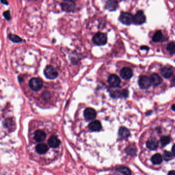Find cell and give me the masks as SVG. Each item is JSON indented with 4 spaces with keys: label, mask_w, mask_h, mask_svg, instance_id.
Instances as JSON below:
<instances>
[{
    "label": "cell",
    "mask_w": 175,
    "mask_h": 175,
    "mask_svg": "<svg viewBox=\"0 0 175 175\" xmlns=\"http://www.w3.org/2000/svg\"><path fill=\"white\" fill-rule=\"evenodd\" d=\"M168 175H175V171H169V173L168 174Z\"/></svg>",
    "instance_id": "33"
},
{
    "label": "cell",
    "mask_w": 175,
    "mask_h": 175,
    "mask_svg": "<svg viewBox=\"0 0 175 175\" xmlns=\"http://www.w3.org/2000/svg\"><path fill=\"white\" fill-rule=\"evenodd\" d=\"M163 158L161 155L159 154H156L154 155L152 157V162L154 164H159L162 162Z\"/></svg>",
    "instance_id": "20"
},
{
    "label": "cell",
    "mask_w": 175,
    "mask_h": 175,
    "mask_svg": "<svg viewBox=\"0 0 175 175\" xmlns=\"http://www.w3.org/2000/svg\"><path fill=\"white\" fill-rule=\"evenodd\" d=\"M89 130L94 132H98L101 129V123H100V121H93L89 124Z\"/></svg>",
    "instance_id": "13"
},
{
    "label": "cell",
    "mask_w": 175,
    "mask_h": 175,
    "mask_svg": "<svg viewBox=\"0 0 175 175\" xmlns=\"http://www.w3.org/2000/svg\"><path fill=\"white\" fill-rule=\"evenodd\" d=\"M150 79H151V84L154 85V86H157L162 83V79L158 74H152V75L151 76Z\"/></svg>",
    "instance_id": "16"
},
{
    "label": "cell",
    "mask_w": 175,
    "mask_h": 175,
    "mask_svg": "<svg viewBox=\"0 0 175 175\" xmlns=\"http://www.w3.org/2000/svg\"><path fill=\"white\" fill-rule=\"evenodd\" d=\"M119 20L123 24L130 25L133 22V16L129 12H122L120 15Z\"/></svg>",
    "instance_id": "5"
},
{
    "label": "cell",
    "mask_w": 175,
    "mask_h": 175,
    "mask_svg": "<svg viewBox=\"0 0 175 175\" xmlns=\"http://www.w3.org/2000/svg\"><path fill=\"white\" fill-rule=\"evenodd\" d=\"M175 105H172V107H171V109L173 110V111H175Z\"/></svg>",
    "instance_id": "34"
},
{
    "label": "cell",
    "mask_w": 175,
    "mask_h": 175,
    "mask_svg": "<svg viewBox=\"0 0 175 175\" xmlns=\"http://www.w3.org/2000/svg\"><path fill=\"white\" fill-rule=\"evenodd\" d=\"M3 16L8 21H9L11 19V15H10V13L9 10H7V11L4 12L3 13Z\"/></svg>",
    "instance_id": "29"
},
{
    "label": "cell",
    "mask_w": 175,
    "mask_h": 175,
    "mask_svg": "<svg viewBox=\"0 0 175 175\" xmlns=\"http://www.w3.org/2000/svg\"><path fill=\"white\" fill-rule=\"evenodd\" d=\"M161 143L163 146H165L171 142V138L169 136H164L160 139Z\"/></svg>",
    "instance_id": "24"
},
{
    "label": "cell",
    "mask_w": 175,
    "mask_h": 175,
    "mask_svg": "<svg viewBox=\"0 0 175 175\" xmlns=\"http://www.w3.org/2000/svg\"><path fill=\"white\" fill-rule=\"evenodd\" d=\"M111 96L114 98H119L120 96V93L118 91H115L111 93Z\"/></svg>",
    "instance_id": "28"
},
{
    "label": "cell",
    "mask_w": 175,
    "mask_h": 175,
    "mask_svg": "<svg viewBox=\"0 0 175 175\" xmlns=\"http://www.w3.org/2000/svg\"><path fill=\"white\" fill-rule=\"evenodd\" d=\"M119 136L121 138H127L130 136V131L125 127H121L118 133Z\"/></svg>",
    "instance_id": "19"
},
{
    "label": "cell",
    "mask_w": 175,
    "mask_h": 175,
    "mask_svg": "<svg viewBox=\"0 0 175 175\" xmlns=\"http://www.w3.org/2000/svg\"><path fill=\"white\" fill-rule=\"evenodd\" d=\"M48 150V147L44 143H40L36 147V151L39 154H44Z\"/></svg>",
    "instance_id": "17"
},
{
    "label": "cell",
    "mask_w": 175,
    "mask_h": 175,
    "mask_svg": "<svg viewBox=\"0 0 175 175\" xmlns=\"http://www.w3.org/2000/svg\"><path fill=\"white\" fill-rule=\"evenodd\" d=\"M48 143L49 147H51V148H56L60 145L61 142L60 140L56 137L55 136H52L49 138V139L48 140Z\"/></svg>",
    "instance_id": "14"
},
{
    "label": "cell",
    "mask_w": 175,
    "mask_h": 175,
    "mask_svg": "<svg viewBox=\"0 0 175 175\" xmlns=\"http://www.w3.org/2000/svg\"><path fill=\"white\" fill-rule=\"evenodd\" d=\"M161 72L162 76L165 78H169L173 75V71L171 68L168 67H165L162 68Z\"/></svg>",
    "instance_id": "18"
},
{
    "label": "cell",
    "mask_w": 175,
    "mask_h": 175,
    "mask_svg": "<svg viewBox=\"0 0 175 175\" xmlns=\"http://www.w3.org/2000/svg\"><path fill=\"white\" fill-rule=\"evenodd\" d=\"M61 7L62 10L66 12H72L75 9V4L72 0H64L61 3Z\"/></svg>",
    "instance_id": "2"
},
{
    "label": "cell",
    "mask_w": 175,
    "mask_h": 175,
    "mask_svg": "<svg viewBox=\"0 0 175 175\" xmlns=\"http://www.w3.org/2000/svg\"><path fill=\"white\" fill-rule=\"evenodd\" d=\"M0 1H1V3L3 4H5V5H7L8 4V3L7 0H0Z\"/></svg>",
    "instance_id": "32"
},
{
    "label": "cell",
    "mask_w": 175,
    "mask_h": 175,
    "mask_svg": "<svg viewBox=\"0 0 175 175\" xmlns=\"http://www.w3.org/2000/svg\"><path fill=\"white\" fill-rule=\"evenodd\" d=\"M120 76L123 79L128 80L130 79L133 76V72L130 68L125 67L121 70Z\"/></svg>",
    "instance_id": "10"
},
{
    "label": "cell",
    "mask_w": 175,
    "mask_h": 175,
    "mask_svg": "<svg viewBox=\"0 0 175 175\" xmlns=\"http://www.w3.org/2000/svg\"><path fill=\"white\" fill-rule=\"evenodd\" d=\"M46 135L45 132L41 130L36 131L34 133V139L38 142H42L45 140Z\"/></svg>",
    "instance_id": "11"
},
{
    "label": "cell",
    "mask_w": 175,
    "mask_h": 175,
    "mask_svg": "<svg viewBox=\"0 0 175 175\" xmlns=\"http://www.w3.org/2000/svg\"><path fill=\"white\" fill-rule=\"evenodd\" d=\"M122 96L124 97V98H127L128 96V95H129L128 91L126 90V89H124L122 92Z\"/></svg>",
    "instance_id": "30"
},
{
    "label": "cell",
    "mask_w": 175,
    "mask_h": 175,
    "mask_svg": "<svg viewBox=\"0 0 175 175\" xmlns=\"http://www.w3.org/2000/svg\"><path fill=\"white\" fill-rule=\"evenodd\" d=\"M174 155L171 152L168 151H165L164 152L163 158L165 161H169L173 159Z\"/></svg>",
    "instance_id": "26"
},
{
    "label": "cell",
    "mask_w": 175,
    "mask_h": 175,
    "mask_svg": "<svg viewBox=\"0 0 175 175\" xmlns=\"http://www.w3.org/2000/svg\"><path fill=\"white\" fill-rule=\"evenodd\" d=\"M118 7V3L116 0H108L105 5V8L110 12L115 11Z\"/></svg>",
    "instance_id": "12"
},
{
    "label": "cell",
    "mask_w": 175,
    "mask_h": 175,
    "mask_svg": "<svg viewBox=\"0 0 175 175\" xmlns=\"http://www.w3.org/2000/svg\"><path fill=\"white\" fill-rule=\"evenodd\" d=\"M141 50H149V48L147 46H141Z\"/></svg>",
    "instance_id": "31"
},
{
    "label": "cell",
    "mask_w": 175,
    "mask_h": 175,
    "mask_svg": "<svg viewBox=\"0 0 175 175\" xmlns=\"http://www.w3.org/2000/svg\"><path fill=\"white\" fill-rule=\"evenodd\" d=\"M92 41L96 45H104L107 43V36L103 33L98 32L94 35L92 38Z\"/></svg>",
    "instance_id": "1"
},
{
    "label": "cell",
    "mask_w": 175,
    "mask_h": 175,
    "mask_svg": "<svg viewBox=\"0 0 175 175\" xmlns=\"http://www.w3.org/2000/svg\"><path fill=\"white\" fill-rule=\"evenodd\" d=\"M166 49L169 51L171 54H174L175 53V43L174 42H171L168 44Z\"/></svg>",
    "instance_id": "25"
},
{
    "label": "cell",
    "mask_w": 175,
    "mask_h": 175,
    "mask_svg": "<svg viewBox=\"0 0 175 175\" xmlns=\"http://www.w3.org/2000/svg\"><path fill=\"white\" fill-rule=\"evenodd\" d=\"M44 73L45 76L49 79H55L58 76L56 69L51 66H46L44 71Z\"/></svg>",
    "instance_id": "4"
},
{
    "label": "cell",
    "mask_w": 175,
    "mask_h": 175,
    "mask_svg": "<svg viewBox=\"0 0 175 175\" xmlns=\"http://www.w3.org/2000/svg\"><path fill=\"white\" fill-rule=\"evenodd\" d=\"M162 38H163V34L161 31L158 30L154 33L152 37V40L154 42H159L162 40Z\"/></svg>",
    "instance_id": "21"
},
{
    "label": "cell",
    "mask_w": 175,
    "mask_h": 175,
    "mask_svg": "<svg viewBox=\"0 0 175 175\" xmlns=\"http://www.w3.org/2000/svg\"><path fill=\"white\" fill-rule=\"evenodd\" d=\"M146 146L151 150H155L158 147V142L154 138H151L147 141Z\"/></svg>",
    "instance_id": "15"
},
{
    "label": "cell",
    "mask_w": 175,
    "mask_h": 175,
    "mask_svg": "<svg viewBox=\"0 0 175 175\" xmlns=\"http://www.w3.org/2000/svg\"><path fill=\"white\" fill-rule=\"evenodd\" d=\"M138 84L140 88L143 90H146L149 89L152 85L150 78L146 76H142L139 80Z\"/></svg>",
    "instance_id": "7"
},
{
    "label": "cell",
    "mask_w": 175,
    "mask_h": 175,
    "mask_svg": "<svg viewBox=\"0 0 175 175\" xmlns=\"http://www.w3.org/2000/svg\"><path fill=\"white\" fill-rule=\"evenodd\" d=\"M145 21L146 17L144 13L142 10H139L133 17V22L135 24L140 25L145 23Z\"/></svg>",
    "instance_id": "6"
},
{
    "label": "cell",
    "mask_w": 175,
    "mask_h": 175,
    "mask_svg": "<svg viewBox=\"0 0 175 175\" xmlns=\"http://www.w3.org/2000/svg\"><path fill=\"white\" fill-rule=\"evenodd\" d=\"M84 116L87 121H92L97 116V112L92 107H87L84 112Z\"/></svg>",
    "instance_id": "8"
},
{
    "label": "cell",
    "mask_w": 175,
    "mask_h": 175,
    "mask_svg": "<svg viewBox=\"0 0 175 175\" xmlns=\"http://www.w3.org/2000/svg\"><path fill=\"white\" fill-rule=\"evenodd\" d=\"M108 83L110 86L113 88H116L119 86L121 83V80L116 74H111L108 78Z\"/></svg>",
    "instance_id": "9"
},
{
    "label": "cell",
    "mask_w": 175,
    "mask_h": 175,
    "mask_svg": "<svg viewBox=\"0 0 175 175\" xmlns=\"http://www.w3.org/2000/svg\"><path fill=\"white\" fill-rule=\"evenodd\" d=\"M9 38L14 43H20L22 41V39L20 37L15 34H10L9 35Z\"/></svg>",
    "instance_id": "23"
},
{
    "label": "cell",
    "mask_w": 175,
    "mask_h": 175,
    "mask_svg": "<svg viewBox=\"0 0 175 175\" xmlns=\"http://www.w3.org/2000/svg\"><path fill=\"white\" fill-rule=\"evenodd\" d=\"M125 152L127 154L133 156L136 152V149L133 147H128L125 150Z\"/></svg>",
    "instance_id": "27"
},
{
    "label": "cell",
    "mask_w": 175,
    "mask_h": 175,
    "mask_svg": "<svg viewBox=\"0 0 175 175\" xmlns=\"http://www.w3.org/2000/svg\"><path fill=\"white\" fill-rule=\"evenodd\" d=\"M116 171H119V172L122 173L124 175H132V173H131V171H130V169L128 168L125 167V166H120V167L117 168V169H116Z\"/></svg>",
    "instance_id": "22"
},
{
    "label": "cell",
    "mask_w": 175,
    "mask_h": 175,
    "mask_svg": "<svg viewBox=\"0 0 175 175\" xmlns=\"http://www.w3.org/2000/svg\"><path fill=\"white\" fill-rule=\"evenodd\" d=\"M29 86L30 89L34 91H38L41 89L43 87V83L41 79L37 78L34 77L30 79Z\"/></svg>",
    "instance_id": "3"
}]
</instances>
